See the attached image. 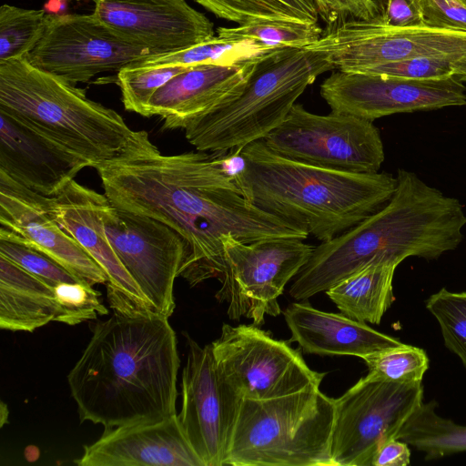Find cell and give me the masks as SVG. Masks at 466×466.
I'll return each mask as SVG.
<instances>
[{
	"label": "cell",
	"mask_w": 466,
	"mask_h": 466,
	"mask_svg": "<svg viewBox=\"0 0 466 466\" xmlns=\"http://www.w3.org/2000/svg\"><path fill=\"white\" fill-rule=\"evenodd\" d=\"M93 14L123 40L160 54L215 36L213 23L185 0H97Z\"/></svg>",
	"instance_id": "obj_18"
},
{
	"label": "cell",
	"mask_w": 466,
	"mask_h": 466,
	"mask_svg": "<svg viewBox=\"0 0 466 466\" xmlns=\"http://www.w3.org/2000/svg\"><path fill=\"white\" fill-rule=\"evenodd\" d=\"M422 382L394 383L366 375L338 399L330 440L333 466H371L378 448L397 439L423 403Z\"/></svg>",
	"instance_id": "obj_11"
},
{
	"label": "cell",
	"mask_w": 466,
	"mask_h": 466,
	"mask_svg": "<svg viewBox=\"0 0 466 466\" xmlns=\"http://www.w3.org/2000/svg\"><path fill=\"white\" fill-rule=\"evenodd\" d=\"M345 16L370 19L377 15L378 5L374 0H339Z\"/></svg>",
	"instance_id": "obj_40"
},
{
	"label": "cell",
	"mask_w": 466,
	"mask_h": 466,
	"mask_svg": "<svg viewBox=\"0 0 466 466\" xmlns=\"http://www.w3.org/2000/svg\"><path fill=\"white\" fill-rule=\"evenodd\" d=\"M78 466H204L187 440L177 414L109 430L84 446Z\"/></svg>",
	"instance_id": "obj_21"
},
{
	"label": "cell",
	"mask_w": 466,
	"mask_h": 466,
	"mask_svg": "<svg viewBox=\"0 0 466 466\" xmlns=\"http://www.w3.org/2000/svg\"><path fill=\"white\" fill-rule=\"evenodd\" d=\"M282 47H271L255 39H232L218 35L200 44L144 57L135 63L146 66H196L238 65L259 60Z\"/></svg>",
	"instance_id": "obj_26"
},
{
	"label": "cell",
	"mask_w": 466,
	"mask_h": 466,
	"mask_svg": "<svg viewBox=\"0 0 466 466\" xmlns=\"http://www.w3.org/2000/svg\"><path fill=\"white\" fill-rule=\"evenodd\" d=\"M218 18L238 25L258 20L318 23L315 0H194Z\"/></svg>",
	"instance_id": "obj_28"
},
{
	"label": "cell",
	"mask_w": 466,
	"mask_h": 466,
	"mask_svg": "<svg viewBox=\"0 0 466 466\" xmlns=\"http://www.w3.org/2000/svg\"><path fill=\"white\" fill-rule=\"evenodd\" d=\"M160 54L132 45L90 15L51 14L44 36L25 56L35 67L76 85Z\"/></svg>",
	"instance_id": "obj_14"
},
{
	"label": "cell",
	"mask_w": 466,
	"mask_h": 466,
	"mask_svg": "<svg viewBox=\"0 0 466 466\" xmlns=\"http://www.w3.org/2000/svg\"><path fill=\"white\" fill-rule=\"evenodd\" d=\"M51 14L10 5L0 7V62L25 57L44 36Z\"/></svg>",
	"instance_id": "obj_29"
},
{
	"label": "cell",
	"mask_w": 466,
	"mask_h": 466,
	"mask_svg": "<svg viewBox=\"0 0 466 466\" xmlns=\"http://www.w3.org/2000/svg\"><path fill=\"white\" fill-rule=\"evenodd\" d=\"M334 414V399L319 386L242 399L224 466H333Z\"/></svg>",
	"instance_id": "obj_7"
},
{
	"label": "cell",
	"mask_w": 466,
	"mask_h": 466,
	"mask_svg": "<svg viewBox=\"0 0 466 466\" xmlns=\"http://www.w3.org/2000/svg\"><path fill=\"white\" fill-rule=\"evenodd\" d=\"M380 16L384 23L392 26L425 25L420 0H387Z\"/></svg>",
	"instance_id": "obj_38"
},
{
	"label": "cell",
	"mask_w": 466,
	"mask_h": 466,
	"mask_svg": "<svg viewBox=\"0 0 466 466\" xmlns=\"http://www.w3.org/2000/svg\"><path fill=\"white\" fill-rule=\"evenodd\" d=\"M0 111L76 153L94 168L118 157L136 133L117 112L25 57L0 62Z\"/></svg>",
	"instance_id": "obj_5"
},
{
	"label": "cell",
	"mask_w": 466,
	"mask_h": 466,
	"mask_svg": "<svg viewBox=\"0 0 466 466\" xmlns=\"http://www.w3.org/2000/svg\"><path fill=\"white\" fill-rule=\"evenodd\" d=\"M189 67L137 63L124 66L117 72L116 82L125 109L149 117L148 105L155 93L172 77Z\"/></svg>",
	"instance_id": "obj_31"
},
{
	"label": "cell",
	"mask_w": 466,
	"mask_h": 466,
	"mask_svg": "<svg viewBox=\"0 0 466 466\" xmlns=\"http://www.w3.org/2000/svg\"><path fill=\"white\" fill-rule=\"evenodd\" d=\"M426 309L437 319L445 347L459 357L466 370V291L442 288L430 296Z\"/></svg>",
	"instance_id": "obj_33"
},
{
	"label": "cell",
	"mask_w": 466,
	"mask_h": 466,
	"mask_svg": "<svg viewBox=\"0 0 466 466\" xmlns=\"http://www.w3.org/2000/svg\"><path fill=\"white\" fill-rule=\"evenodd\" d=\"M91 1L96 2L97 0H91Z\"/></svg>",
	"instance_id": "obj_42"
},
{
	"label": "cell",
	"mask_w": 466,
	"mask_h": 466,
	"mask_svg": "<svg viewBox=\"0 0 466 466\" xmlns=\"http://www.w3.org/2000/svg\"><path fill=\"white\" fill-rule=\"evenodd\" d=\"M426 26L466 32L463 0H420Z\"/></svg>",
	"instance_id": "obj_37"
},
{
	"label": "cell",
	"mask_w": 466,
	"mask_h": 466,
	"mask_svg": "<svg viewBox=\"0 0 466 466\" xmlns=\"http://www.w3.org/2000/svg\"><path fill=\"white\" fill-rule=\"evenodd\" d=\"M333 69L321 52L282 47L258 63L237 98L191 121L184 128L186 138L197 150L211 153L261 140L318 76Z\"/></svg>",
	"instance_id": "obj_6"
},
{
	"label": "cell",
	"mask_w": 466,
	"mask_h": 466,
	"mask_svg": "<svg viewBox=\"0 0 466 466\" xmlns=\"http://www.w3.org/2000/svg\"><path fill=\"white\" fill-rule=\"evenodd\" d=\"M453 74L462 82L466 81V59L454 61Z\"/></svg>",
	"instance_id": "obj_41"
},
{
	"label": "cell",
	"mask_w": 466,
	"mask_h": 466,
	"mask_svg": "<svg viewBox=\"0 0 466 466\" xmlns=\"http://www.w3.org/2000/svg\"><path fill=\"white\" fill-rule=\"evenodd\" d=\"M332 112L372 121L397 113L466 106V86L456 76L413 79L338 70L320 85Z\"/></svg>",
	"instance_id": "obj_15"
},
{
	"label": "cell",
	"mask_w": 466,
	"mask_h": 466,
	"mask_svg": "<svg viewBox=\"0 0 466 466\" xmlns=\"http://www.w3.org/2000/svg\"><path fill=\"white\" fill-rule=\"evenodd\" d=\"M185 337L178 422L204 466H224L242 399L218 372L211 344L201 347L188 334Z\"/></svg>",
	"instance_id": "obj_16"
},
{
	"label": "cell",
	"mask_w": 466,
	"mask_h": 466,
	"mask_svg": "<svg viewBox=\"0 0 466 466\" xmlns=\"http://www.w3.org/2000/svg\"><path fill=\"white\" fill-rule=\"evenodd\" d=\"M90 329L92 337L67 375L80 422L109 430L177 415L180 360L168 318L114 312Z\"/></svg>",
	"instance_id": "obj_1"
},
{
	"label": "cell",
	"mask_w": 466,
	"mask_h": 466,
	"mask_svg": "<svg viewBox=\"0 0 466 466\" xmlns=\"http://www.w3.org/2000/svg\"><path fill=\"white\" fill-rule=\"evenodd\" d=\"M397 266L372 264L337 283L326 293L346 317L380 324L394 301L393 278Z\"/></svg>",
	"instance_id": "obj_25"
},
{
	"label": "cell",
	"mask_w": 466,
	"mask_h": 466,
	"mask_svg": "<svg viewBox=\"0 0 466 466\" xmlns=\"http://www.w3.org/2000/svg\"><path fill=\"white\" fill-rule=\"evenodd\" d=\"M296 238H272L245 243L233 235L221 237L224 268L216 294L228 304V316L246 318L257 326L265 316H278L285 286L309 260L314 246Z\"/></svg>",
	"instance_id": "obj_8"
},
{
	"label": "cell",
	"mask_w": 466,
	"mask_h": 466,
	"mask_svg": "<svg viewBox=\"0 0 466 466\" xmlns=\"http://www.w3.org/2000/svg\"><path fill=\"white\" fill-rule=\"evenodd\" d=\"M453 60L439 57H414L364 67L352 72L378 74L413 79L441 78L453 74Z\"/></svg>",
	"instance_id": "obj_36"
},
{
	"label": "cell",
	"mask_w": 466,
	"mask_h": 466,
	"mask_svg": "<svg viewBox=\"0 0 466 466\" xmlns=\"http://www.w3.org/2000/svg\"><path fill=\"white\" fill-rule=\"evenodd\" d=\"M108 203L105 194L74 179L50 198V210L57 223L106 272L107 300L114 312L128 316L158 314L126 270L107 238L103 215Z\"/></svg>",
	"instance_id": "obj_17"
},
{
	"label": "cell",
	"mask_w": 466,
	"mask_h": 466,
	"mask_svg": "<svg viewBox=\"0 0 466 466\" xmlns=\"http://www.w3.org/2000/svg\"><path fill=\"white\" fill-rule=\"evenodd\" d=\"M260 60L187 68L155 93L148 116L161 117L164 129H184L194 119L237 98Z\"/></svg>",
	"instance_id": "obj_22"
},
{
	"label": "cell",
	"mask_w": 466,
	"mask_h": 466,
	"mask_svg": "<svg viewBox=\"0 0 466 466\" xmlns=\"http://www.w3.org/2000/svg\"><path fill=\"white\" fill-rule=\"evenodd\" d=\"M87 160L0 111V171L44 197L60 193Z\"/></svg>",
	"instance_id": "obj_20"
},
{
	"label": "cell",
	"mask_w": 466,
	"mask_h": 466,
	"mask_svg": "<svg viewBox=\"0 0 466 466\" xmlns=\"http://www.w3.org/2000/svg\"><path fill=\"white\" fill-rule=\"evenodd\" d=\"M222 154L163 155L140 130L118 157L96 167L111 205L153 218L184 238L178 277L191 287L219 280L223 273L222 242L208 224L210 194L213 188L241 192Z\"/></svg>",
	"instance_id": "obj_2"
},
{
	"label": "cell",
	"mask_w": 466,
	"mask_h": 466,
	"mask_svg": "<svg viewBox=\"0 0 466 466\" xmlns=\"http://www.w3.org/2000/svg\"><path fill=\"white\" fill-rule=\"evenodd\" d=\"M0 229L48 255L81 282L106 284L104 269L55 219L50 198L0 171Z\"/></svg>",
	"instance_id": "obj_19"
},
{
	"label": "cell",
	"mask_w": 466,
	"mask_h": 466,
	"mask_svg": "<svg viewBox=\"0 0 466 466\" xmlns=\"http://www.w3.org/2000/svg\"><path fill=\"white\" fill-rule=\"evenodd\" d=\"M0 255L37 276L53 288L60 283H83L46 253L1 229Z\"/></svg>",
	"instance_id": "obj_34"
},
{
	"label": "cell",
	"mask_w": 466,
	"mask_h": 466,
	"mask_svg": "<svg viewBox=\"0 0 466 466\" xmlns=\"http://www.w3.org/2000/svg\"><path fill=\"white\" fill-rule=\"evenodd\" d=\"M370 377L394 383L422 382L429 358L421 348L400 344L362 358Z\"/></svg>",
	"instance_id": "obj_32"
},
{
	"label": "cell",
	"mask_w": 466,
	"mask_h": 466,
	"mask_svg": "<svg viewBox=\"0 0 466 466\" xmlns=\"http://www.w3.org/2000/svg\"><path fill=\"white\" fill-rule=\"evenodd\" d=\"M390 199L334 238L321 242L295 276L289 294L306 300L372 264L398 266L410 257L439 258L463 239L461 201L399 169Z\"/></svg>",
	"instance_id": "obj_3"
},
{
	"label": "cell",
	"mask_w": 466,
	"mask_h": 466,
	"mask_svg": "<svg viewBox=\"0 0 466 466\" xmlns=\"http://www.w3.org/2000/svg\"><path fill=\"white\" fill-rule=\"evenodd\" d=\"M54 291L58 307L54 321L72 326L108 314L99 299L100 292L93 286L80 282L60 283L54 287Z\"/></svg>",
	"instance_id": "obj_35"
},
{
	"label": "cell",
	"mask_w": 466,
	"mask_h": 466,
	"mask_svg": "<svg viewBox=\"0 0 466 466\" xmlns=\"http://www.w3.org/2000/svg\"><path fill=\"white\" fill-rule=\"evenodd\" d=\"M227 168L248 201L321 242L381 208L397 185L389 173H354L294 161L271 151L263 140L228 151Z\"/></svg>",
	"instance_id": "obj_4"
},
{
	"label": "cell",
	"mask_w": 466,
	"mask_h": 466,
	"mask_svg": "<svg viewBox=\"0 0 466 466\" xmlns=\"http://www.w3.org/2000/svg\"><path fill=\"white\" fill-rule=\"evenodd\" d=\"M261 140L279 156L334 170L375 173L385 158L372 121L332 111L318 115L301 104Z\"/></svg>",
	"instance_id": "obj_9"
},
{
	"label": "cell",
	"mask_w": 466,
	"mask_h": 466,
	"mask_svg": "<svg viewBox=\"0 0 466 466\" xmlns=\"http://www.w3.org/2000/svg\"><path fill=\"white\" fill-rule=\"evenodd\" d=\"M321 37L304 47L323 53L335 69L356 71L414 57L466 59V32L426 25H389L380 15L329 25Z\"/></svg>",
	"instance_id": "obj_12"
},
{
	"label": "cell",
	"mask_w": 466,
	"mask_h": 466,
	"mask_svg": "<svg viewBox=\"0 0 466 466\" xmlns=\"http://www.w3.org/2000/svg\"><path fill=\"white\" fill-rule=\"evenodd\" d=\"M410 462L409 444L400 439H390L378 448L371 466H407Z\"/></svg>",
	"instance_id": "obj_39"
},
{
	"label": "cell",
	"mask_w": 466,
	"mask_h": 466,
	"mask_svg": "<svg viewBox=\"0 0 466 466\" xmlns=\"http://www.w3.org/2000/svg\"><path fill=\"white\" fill-rule=\"evenodd\" d=\"M283 315L290 330L289 340L302 351L317 355H349L363 358L402 342L345 315L325 312L308 302H292Z\"/></svg>",
	"instance_id": "obj_23"
},
{
	"label": "cell",
	"mask_w": 466,
	"mask_h": 466,
	"mask_svg": "<svg viewBox=\"0 0 466 466\" xmlns=\"http://www.w3.org/2000/svg\"><path fill=\"white\" fill-rule=\"evenodd\" d=\"M437 402L422 403L407 420L397 439L425 454L431 461L466 451V426L436 412Z\"/></svg>",
	"instance_id": "obj_27"
},
{
	"label": "cell",
	"mask_w": 466,
	"mask_h": 466,
	"mask_svg": "<svg viewBox=\"0 0 466 466\" xmlns=\"http://www.w3.org/2000/svg\"><path fill=\"white\" fill-rule=\"evenodd\" d=\"M218 372L241 398L268 400L319 386L326 373L311 370L289 341L259 326L223 324L211 343Z\"/></svg>",
	"instance_id": "obj_10"
},
{
	"label": "cell",
	"mask_w": 466,
	"mask_h": 466,
	"mask_svg": "<svg viewBox=\"0 0 466 466\" xmlns=\"http://www.w3.org/2000/svg\"><path fill=\"white\" fill-rule=\"evenodd\" d=\"M58 311L54 288L0 255V328L33 332L55 320Z\"/></svg>",
	"instance_id": "obj_24"
},
{
	"label": "cell",
	"mask_w": 466,
	"mask_h": 466,
	"mask_svg": "<svg viewBox=\"0 0 466 466\" xmlns=\"http://www.w3.org/2000/svg\"><path fill=\"white\" fill-rule=\"evenodd\" d=\"M463 1H464V3L466 4V0H463Z\"/></svg>",
	"instance_id": "obj_43"
},
{
	"label": "cell",
	"mask_w": 466,
	"mask_h": 466,
	"mask_svg": "<svg viewBox=\"0 0 466 466\" xmlns=\"http://www.w3.org/2000/svg\"><path fill=\"white\" fill-rule=\"evenodd\" d=\"M322 34L318 23L284 20H258L217 30V35L224 38L255 39L271 47L295 48L314 44Z\"/></svg>",
	"instance_id": "obj_30"
},
{
	"label": "cell",
	"mask_w": 466,
	"mask_h": 466,
	"mask_svg": "<svg viewBox=\"0 0 466 466\" xmlns=\"http://www.w3.org/2000/svg\"><path fill=\"white\" fill-rule=\"evenodd\" d=\"M107 238L120 262L157 313L175 309L174 283L187 256L184 238L148 216L108 203L104 215Z\"/></svg>",
	"instance_id": "obj_13"
}]
</instances>
